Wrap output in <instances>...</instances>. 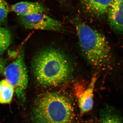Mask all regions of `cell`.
Wrapping results in <instances>:
<instances>
[{"mask_svg": "<svg viewBox=\"0 0 123 123\" xmlns=\"http://www.w3.org/2000/svg\"><path fill=\"white\" fill-rule=\"evenodd\" d=\"M14 93L13 86L6 79L0 81V103L7 104L12 101Z\"/></svg>", "mask_w": 123, "mask_h": 123, "instance_id": "cell-11", "label": "cell"}, {"mask_svg": "<svg viewBox=\"0 0 123 123\" xmlns=\"http://www.w3.org/2000/svg\"><path fill=\"white\" fill-rule=\"evenodd\" d=\"M75 110L72 102L66 95L57 92L40 95L33 105V123H74Z\"/></svg>", "mask_w": 123, "mask_h": 123, "instance_id": "cell-2", "label": "cell"}, {"mask_svg": "<svg viewBox=\"0 0 123 123\" xmlns=\"http://www.w3.org/2000/svg\"><path fill=\"white\" fill-rule=\"evenodd\" d=\"M2 72H1V71H0V74L1 73H2Z\"/></svg>", "mask_w": 123, "mask_h": 123, "instance_id": "cell-16", "label": "cell"}, {"mask_svg": "<svg viewBox=\"0 0 123 123\" xmlns=\"http://www.w3.org/2000/svg\"><path fill=\"white\" fill-rule=\"evenodd\" d=\"M74 24L82 55L91 65L105 68L111 63V49L105 36L76 18Z\"/></svg>", "mask_w": 123, "mask_h": 123, "instance_id": "cell-3", "label": "cell"}, {"mask_svg": "<svg viewBox=\"0 0 123 123\" xmlns=\"http://www.w3.org/2000/svg\"><path fill=\"white\" fill-rule=\"evenodd\" d=\"M11 10L18 15L36 13H45L46 10L42 4L37 2L21 1L13 5Z\"/></svg>", "mask_w": 123, "mask_h": 123, "instance_id": "cell-9", "label": "cell"}, {"mask_svg": "<svg viewBox=\"0 0 123 123\" xmlns=\"http://www.w3.org/2000/svg\"><path fill=\"white\" fill-rule=\"evenodd\" d=\"M114 0H80L83 9L90 15L101 17L107 14Z\"/></svg>", "mask_w": 123, "mask_h": 123, "instance_id": "cell-8", "label": "cell"}, {"mask_svg": "<svg viewBox=\"0 0 123 123\" xmlns=\"http://www.w3.org/2000/svg\"><path fill=\"white\" fill-rule=\"evenodd\" d=\"M18 17L20 23L30 30L61 31L63 29L61 22L44 13L18 15Z\"/></svg>", "mask_w": 123, "mask_h": 123, "instance_id": "cell-5", "label": "cell"}, {"mask_svg": "<svg viewBox=\"0 0 123 123\" xmlns=\"http://www.w3.org/2000/svg\"><path fill=\"white\" fill-rule=\"evenodd\" d=\"M11 42V35L8 29L0 26V56L4 54Z\"/></svg>", "mask_w": 123, "mask_h": 123, "instance_id": "cell-12", "label": "cell"}, {"mask_svg": "<svg viewBox=\"0 0 123 123\" xmlns=\"http://www.w3.org/2000/svg\"><path fill=\"white\" fill-rule=\"evenodd\" d=\"M32 71L36 81L43 86H56L68 81L73 73L71 61L56 48H48L37 53L33 59Z\"/></svg>", "mask_w": 123, "mask_h": 123, "instance_id": "cell-1", "label": "cell"}, {"mask_svg": "<svg viewBox=\"0 0 123 123\" xmlns=\"http://www.w3.org/2000/svg\"><path fill=\"white\" fill-rule=\"evenodd\" d=\"M107 15L111 28L116 33L123 34V0H114Z\"/></svg>", "mask_w": 123, "mask_h": 123, "instance_id": "cell-7", "label": "cell"}, {"mask_svg": "<svg viewBox=\"0 0 123 123\" xmlns=\"http://www.w3.org/2000/svg\"><path fill=\"white\" fill-rule=\"evenodd\" d=\"M5 68L4 63L2 61H0V71H1L2 72H4Z\"/></svg>", "mask_w": 123, "mask_h": 123, "instance_id": "cell-14", "label": "cell"}, {"mask_svg": "<svg viewBox=\"0 0 123 123\" xmlns=\"http://www.w3.org/2000/svg\"><path fill=\"white\" fill-rule=\"evenodd\" d=\"M96 75L93 76L88 87L84 90L76 91L78 106L81 115L92 110L94 104V91L97 80Z\"/></svg>", "mask_w": 123, "mask_h": 123, "instance_id": "cell-6", "label": "cell"}, {"mask_svg": "<svg viewBox=\"0 0 123 123\" xmlns=\"http://www.w3.org/2000/svg\"><path fill=\"white\" fill-rule=\"evenodd\" d=\"M9 8L7 2L4 0H0V25L7 23Z\"/></svg>", "mask_w": 123, "mask_h": 123, "instance_id": "cell-13", "label": "cell"}, {"mask_svg": "<svg viewBox=\"0 0 123 123\" xmlns=\"http://www.w3.org/2000/svg\"><path fill=\"white\" fill-rule=\"evenodd\" d=\"M60 1H64L65 0H59Z\"/></svg>", "mask_w": 123, "mask_h": 123, "instance_id": "cell-15", "label": "cell"}, {"mask_svg": "<svg viewBox=\"0 0 123 123\" xmlns=\"http://www.w3.org/2000/svg\"><path fill=\"white\" fill-rule=\"evenodd\" d=\"M100 123H123L120 113L112 106L106 105L100 111Z\"/></svg>", "mask_w": 123, "mask_h": 123, "instance_id": "cell-10", "label": "cell"}, {"mask_svg": "<svg viewBox=\"0 0 123 123\" xmlns=\"http://www.w3.org/2000/svg\"><path fill=\"white\" fill-rule=\"evenodd\" d=\"M4 73L6 79L14 89L18 98L24 102L29 79L23 51L14 61L5 68Z\"/></svg>", "mask_w": 123, "mask_h": 123, "instance_id": "cell-4", "label": "cell"}]
</instances>
